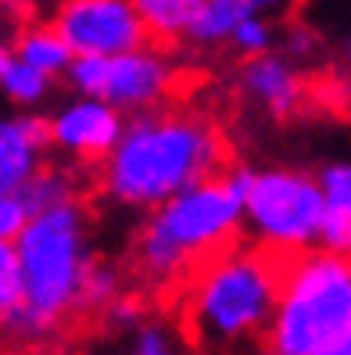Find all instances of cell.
I'll list each match as a JSON object with an SVG mask.
<instances>
[{
	"label": "cell",
	"instance_id": "16",
	"mask_svg": "<svg viewBox=\"0 0 351 355\" xmlns=\"http://www.w3.org/2000/svg\"><path fill=\"white\" fill-rule=\"evenodd\" d=\"M0 90L18 104H36L44 101L51 90V76L39 72L36 65H29L26 58H18L11 47L0 54Z\"/></svg>",
	"mask_w": 351,
	"mask_h": 355
},
{
	"label": "cell",
	"instance_id": "6",
	"mask_svg": "<svg viewBox=\"0 0 351 355\" xmlns=\"http://www.w3.org/2000/svg\"><path fill=\"white\" fill-rule=\"evenodd\" d=\"M158 47H140L126 54H108V58H75L69 79L72 87L87 97H100L115 108L129 112H147L169 101H187L194 87H187L190 76L179 65L169 61Z\"/></svg>",
	"mask_w": 351,
	"mask_h": 355
},
{
	"label": "cell",
	"instance_id": "19",
	"mask_svg": "<svg viewBox=\"0 0 351 355\" xmlns=\"http://www.w3.org/2000/svg\"><path fill=\"white\" fill-rule=\"evenodd\" d=\"M29 208L18 194H0V241H11L26 230Z\"/></svg>",
	"mask_w": 351,
	"mask_h": 355
},
{
	"label": "cell",
	"instance_id": "13",
	"mask_svg": "<svg viewBox=\"0 0 351 355\" xmlns=\"http://www.w3.org/2000/svg\"><path fill=\"white\" fill-rule=\"evenodd\" d=\"M143 29L151 36V47L176 54L183 40H190V29L204 8V0H133Z\"/></svg>",
	"mask_w": 351,
	"mask_h": 355
},
{
	"label": "cell",
	"instance_id": "8",
	"mask_svg": "<svg viewBox=\"0 0 351 355\" xmlns=\"http://www.w3.org/2000/svg\"><path fill=\"white\" fill-rule=\"evenodd\" d=\"M51 22L75 58H108L151 47L133 0H61Z\"/></svg>",
	"mask_w": 351,
	"mask_h": 355
},
{
	"label": "cell",
	"instance_id": "9",
	"mask_svg": "<svg viewBox=\"0 0 351 355\" xmlns=\"http://www.w3.org/2000/svg\"><path fill=\"white\" fill-rule=\"evenodd\" d=\"M240 90L269 119L291 122V119L305 115L316 104V76H305V72L294 69V61H287L283 54L265 51V54L244 58Z\"/></svg>",
	"mask_w": 351,
	"mask_h": 355
},
{
	"label": "cell",
	"instance_id": "1",
	"mask_svg": "<svg viewBox=\"0 0 351 355\" xmlns=\"http://www.w3.org/2000/svg\"><path fill=\"white\" fill-rule=\"evenodd\" d=\"M298 248L240 241L212 259L172 302L176 330L194 355H269V330Z\"/></svg>",
	"mask_w": 351,
	"mask_h": 355
},
{
	"label": "cell",
	"instance_id": "2",
	"mask_svg": "<svg viewBox=\"0 0 351 355\" xmlns=\"http://www.w3.org/2000/svg\"><path fill=\"white\" fill-rule=\"evenodd\" d=\"M247 176L237 165L151 208L126 252V277L140 295L172 305L212 259L244 241Z\"/></svg>",
	"mask_w": 351,
	"mask_h": 355
},
{
	"label": "cell",
	"instance_id": "4",
	"mask_svg": "<svg viewBox=\"0 0 351 355\" xmlns=\"http://www.w3.org/2000/svg\"><path fill=\"white\" fill-rule=\"evenodd\" d=\"M15 248L22 269V305L0 330L18 345L39 348L57 334L75 330V298L93 259L87 252L82 198L36 212L15 237Z\"/></svg>",
	"mask_w": 351,
	"mask_h": 355
},
{
	"label": "cell",
	"instance_id": "10",
	"mask_svg": "<svg viewBox=\"0 0 351 355\" xmlns=\"http://www.w3.org/2000/svg\"><path fill=\"white\" fill-rule=\"evenodd\" d=\"M122 130L126 126H122V115L115 104L100 97H87V101L69 104L65 112H57L51 119V148L72 155L87 169H97L115 151Z\"/></svg>",
	"mask_w": 351,
	"mask_h": 355
},
{
	"label": "cell",
	"instance_id": "21",
	"mask_svg": "<svg viewBox=\"0 0 351 355\" xmlns=\"http://www.w3.org/2000/svg\"><path fill=\"white\" fill-rule=\"evenodd\" d=\"M4 18H8V15H4V11H0V54H4V51H8V44H4Z\"/></svg>",
	"mask_w": 351,
	"mask_h": 355
},
{
	"label": "cell",
	"instance_id": "11",
	"mask_svg": "<svg viewBox=\"0 0 351 355\" xmlns=\"http://www.w3.org/2000/svg\"><path fill=\"white\" fill-rule=\"evenodd\" d=\"M51 148V119L18 115L0 119V194H18L44 169Z\"/></svg>",
	"mask_w": 351,
	"mask_h": 355
},
{
	"label": "cell",
	"instance_id": "22",
	"mask_svg": "<svg viewBox=\"0 0 351 355\" xmlns=\"http://www.w3.org/2000/svg\"><path fill=\"white\" fill-rule=\"evenodd\" d=\"M348 69H351V36H348Z\"/></svg>",
	"mask_w": 351,
	"mask_h": 355
},
{
	"label": "cell",
	"instance_id": "5",
	"mask_svg": "<svg viewBox=\"0 0 351 355\" xmlns=\"http://www.w3.org/2000/svg\"><path fill=\"white\" fill-rule=\"evenodd\" d=\"M351 327V259L305 248L283 280L269 355H319Z\"/></svg>",
	"mask_w": 351,
	"mask_h": 355
},
{
	"label": "cell",
	"instance_id": "3",
	"mask_svg": "<svg viewBox=\"0 0 351 355\" xmlns=\"http://www.w3.org/2000/svg\"><path fill=\"white\" fill-rule=\"evenodd\" d=\"M237 169V151L219 122L190 108L187 101H169L147 108L122 130L115 151L97 165V191L118 205L154 208L187 187Z\"/></svg>",
	"mask_w": 351,
	"mask_h": 355
},
{
	"label": "cell",
	"instance_id": "15",
	"mask_svg": "<svg viewBox=\"0 0 351 355\" xmlns=\"http://www.w3.org/2000/svg\"><path fill=\"white\" fill-rule=\"evenodd\" d=\"M255 11L247 8V0H204V8L197 15V22L190 29V44L197 47H219L230 44L237 26L244 18H251Z\"/></svg>",
	"mask_w": 351,
	"mask_h": 355
},
{
	"label": "cell",
	"instance_id": "17",
	"mask_svg": "<svg viewBox=\"0 0 351 355\" xmlns=\"http://www.w3.org/2000/svg\"><path fill=\"white\" fill-rule=\"evenodd\" d=\"M18 305H22V269H18V248L0 241V327H4Z\"/></svg>",
	"mask_w": 351,
	"mask_h": 355
},
{
	"label": "cell",
	"instance_id": "7",
	"mask_svg": "<svg viewBox=\"0 0 351 355\" xmlns=\"http://www.w3.org/2000/svg\"><path fill=\"white\" fill-rule=\"evenodd\" d=\"M326 198L319 176L298 169L251 173L244 187V219L258 241L283 248H316L323 234Z\"/></svg>",
	"mask_w": 351,
	"mask_h": 355
},
{
	"label": "cell",
	"instance_id": "18",
	"mask_svg": "<svg viewBox=\"0 0 351 355\" xmlns=\"http://www.w3.org/2000/svg\"><path fill=\"white\" fill-rule=\"evenodd\" d=\"M273 44V26L265 22L262 15H251V18H244V22L237 26L233 40H230V47L244 58H251V54H265Z\"/></svg>",
	"mask_w": 351,
	"mask_h": 355
},
{
	"label": "cell",
	"instance_id": "14",
	"mask_svg": "<svg viewBox=\"0 0 351 355\" xmlns=\"http://www.w3.org/2000/svg\"><path fill=\"white\" fill-rule=\"evenodd\" d=\"M11 51L18 58H26L29 65H36L39 72H47V76L69 72L72 61H75L69 40L57 33V26L54 22H39V18H22V22L15 26Z\"/></svg>",
	"mask_w": 351,
	"mask_h": 355
},
{
	"label": "cell",
	"instance_id": "12",
	"mask_svg": "<svg viewBox=\"0 0 351 355\" xmlns=\"http://www.w3.org/2000/svg\"><path fill=\"white\" fill-rule=\"evenodd\" d=\"M319 187L326 198L319 248L351 259V162H330L319 173Z\"/></svg>",
	"mask_w": 351,
	"mask_h": 355
},
{
	"label": "cell",
	"instance_id": "20",
	"mask_svg": "<svg viewBox=\"0 0 351 355\" xmlns=\"http://www.w3.org/2000/svg\"><path fill=\"white\" fill-rule=\"evenodd\" d=\"M126 355H176V352H172L169 334H165L161 327L143 323V327H136V341Z\"/></svg>",
	"mask_w": 351,
	"mask_h": 355
}]
</instances>
